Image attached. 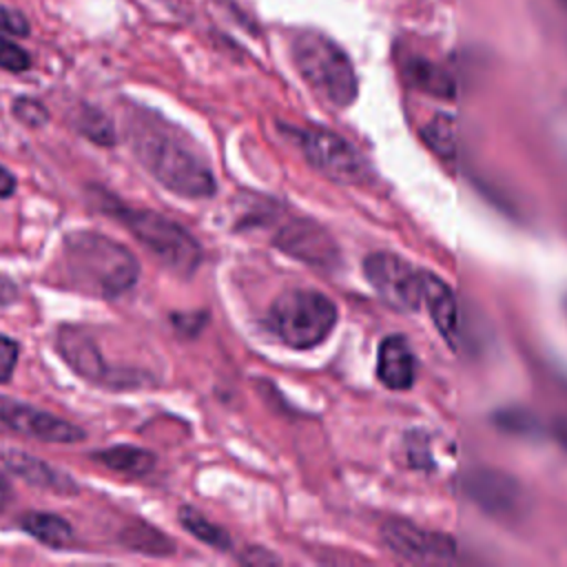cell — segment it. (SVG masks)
Segmentation results:
<instances>
[{
	"label": "cell",
	"mask_w": 567,
	"mask_h": 567,
	"mask_svg": "<svg viewBox=\"0 0 567 567\" xmlns=\"http://www.w3.org/2000/svg\"><path fill=\"white\" fill-rule=\"evenodd\" d=\"M126 137L135 157L168 190L182 197H210L217 190L206 157L171 124L142 111L131 117Z\"/></svg>",
	"instance_id": "cell-1"
},
{
	"label": "cell",
	"mask_w": 567,
	"mask_h": 567,
	"mask_svg": "<svg viewBox=\"0 0 567 567\" xmlns=\"http://www.w3.org/2000/svg\"><path fill=\"white\" fill-rule=\"evenodd\" d=\"M62 257L71 286L95 297L115 299L128 292L140 277L135 255L95 230H73L66 235Z\"/></svg>",
	"instance_id": "cell-2"
},
{
	"label": "cell",
	"mask_w": 567,
	"mask_h": 567,
	"mask_svg": "<svg viewBox=\"0 0 567 567\" xmlns=\"http://www.w3.org/2000/svg\"><path fill=\"white\" fill-rule=\"evenodd\" d=\"M292 62L323 102L346 109L357 100L359 80L354 66L346 51L323 33L299 31L292 38Z\"/></svg>",
	"instance_id": "cell-3"
},
{
	"label": "cell",
	"mask_w": 567,
	"mask_h": 567,
	"mask_svg": "<svg viewBox=\"0 0 567 567\" xmlns=\"http://www.w3.org/2000/svg\"><path fill=\"white\" fill-rule=\"evenodd\" d=\"M337 317V306L328 295L297 288L272 301L266 323L284 346L292 350H310L330 337Z\"/></svg>",
	"instance_id": "cell-4"
},
{
	"label": "cell",
	"mask_w": 567,
	"mask_h": 567,
	"mask_svg": "<svg viewBox=\"0 0 567 567\" xmlns=\"http://www.w3.org/2000/svg\"><path fill=\"white\" fill-rule=\"evenodd\" d=\"M109 215L120 219L131 235L142 241L151 255H155L166 268H171L179 277H190L202 261L199 241L177 221L146 210V208H128L117 202L104 206Z\"/></svg>",
	"instance_id": "cell-5"
},
{
	"label": "cell",
	"mask_w": 567,
	"mask_h": 567,
	"mask_svg": "<svg viewBox=\"0 0 567 567\" xmlns=\"http://www.w3.org/2000/svg\"><path fill=\"white\" fill-rule=\"evenodd\" d=\"M299 146L306 155V159L328 179L341 182V184H363L370 175L365 157L341 135L308 126L297 133Z\"/></svg>",
	"instance_id": "cell-6"
},
{
	"label": "cell",
	"mask_w": 567,
	"mask_h": 567,
	"mask_svg": "<svg viewBox=\"0 0 567 567\" xmlns=\"http://www.w3.org/2000/svg\"><path fill=\"white\" fill-rule=\"evenodd\" d=\"M363 272L374 292L392 308L416 310L419 306H423V270L414 268L403 257L388 250L372 252L363 261Z\"/></svg>",
	"instance_id": "cell-7"
},
{
	"label": "cell",
	"mask_w": 567,
	"mask_h": 567,
	"mask_svg": "<svg viewBox=\"0 0 567 567\" xmlns=\"http://www.w3.org/2000/svg\"><path fill=\"white\" fill-rule=\"evenodd\" d=\"M465 496L496 520H514L525 512V489L507 472L494 467H476L463 476Z\"/></svg>",
	"instance_id": "cell-8"
},
{
	"label": "cell",
	"mask_w": 567,
	"mask_h": 567,
	"mask_svg": "<svg viewBox=\"0 0 567 567\" xmlns=\"http://www.w3.org/2000/svg\"><path fill=\"white\" fill-rule=\"evenodd\" d=\"M383 543L403 560L410 563H450L456 556V543L452 536L425 529L405 518H390L381 527Z\"/></svg>",
	"instance_id": "cell-9"
},
{
	"label": "cell",
	"mask_w": 567,
	"mask_h": 567,
	"mask_svg": "<svg viewBox=\"0 0 567 567\" xmlns=\"http://www.w3.org/2000/svg\"><path fill=\"white\" fill-rule=\"evenodd\" d=\"M275 246L306 266L334 270L341 264V250L334 237L315 219L295 217L292 221L284 224L275 235Z\"/></svg>",
	"instance_id": "cell-10"
},
{
	"label": "cell",
	"mask_w": 567,
	"mask_h": 567,
	"mask_svg": "<svg viewBox=\"0 0 567 567\" xmlns=\"http://www.w3.org/2000/svg\"><path fill=\"white\" fill-rule=\"evenodd\" d=\"M0 423L11 432L47 443H75L84 439V430H80L75 423L7 396H0Z\"/></svg>",
	"instance_id": "cell-11"
},
{
	"label": "cell",
	"mask_w": 567,
	"mask_h": 567,
	"mask_svg": "<svg viewBox=\"0 0 567 567\" xmlns=\"http://www.w3.org/2000/svg\"><path fill=\"white\" fill-rule=\"evenodd\" d=\"M55 348L78 377H82L91 383L109 381L111 370H109L95 339L86 330H82L78 326H60L55 332Z\"/></svg>",
	"instance_id": "cell-12"
},
{
	"label": "cell",
	"mask_w": 567,
	"mask_h": 567,
	"mask_svg": "<svg viewBox=\"0 0 567 567\" xmlns=\"http://www.w3.org/2000/svg\"><path fill=\"white\" fill-rule=\"evenodd\" d=\"M377 377L390 390H410L414 385L416 361L403 334H388L379 343Z\"/></svg>",
	"instance_id": "cell-13"
},
{
	"label": "cell",
	"mask_w": 567,
	"mask_h": 567,
	"mask_svg": "<svg viewBox=\"0 0 567 567\" xmlns=\"http://www.w3.org/2000/svg\"><path fill=\"white\" fill-rule=\"evenodd\" d=\"M2 461L16 476H20L29 485L51 489V492H58V494H75L78 492V485H75L73 476L60 472L58 467L49 465L47 461H42L38 456H31L22 450L2 452Z\"/></svg>",
	"instance_id": "cell-14"
},
{
	"label": "cell",
	"mask_w": 567,
	"mask_h": 567,
	"mask_svg": "<svg viewBox=\"0 0 567 567\" xmlns=\"http://www.w3.org/2000/svg\"><path fill=\"white\" fill-rule=\"evenodd\" d=\"M421 295H423V306L427 308L434 326L439 328V332L445 337V341L452 346L458 339V308H456V297L450 290V286L423 270V279H421Z\"/></svg>",
	"instance_id": "cell-15"
},
{
	"label": "cell",
	"mask_w": 567,
	"mask_h": 567,
	"mask_svg": "<svg viewBox=\"0 0 567 567\" xmlns=\"http://www.w3.org/2000/svg\"><path fill=\"white\" fill-rule=\"evenodd\" d=\"M403 75L408 78V82L412 86H416L423 93H430V95L443 97V100L454 97V91H456L454 78L432 60L410 58L403 66Z\"/></svg>",
	"instance_id": "cell-16"
},
{
	"label": "cell",
	"mask_w": 567,
	"mask_h": 567,
	"mask_svg": "<svg viewBox=\"0 0 567 567\" xmlns=\"http://www.w3.org/2000/svg\"><path fill=\"white\" fill-rule=\"evenodd\" d=\"M20 527L47 547L64 549L73 540V527L58 514L51 512H27L20 518Z\"/></svg>",
	"instance_id": "cell-17"
},
{
	"label": "cell",
	"mask_w": 567,
	"mask_h": 567,
	"mask_svg": "<svg viewBox=\"0 0 567 567\" xmlns=\"http://www.w3.org/2000/svg\"><path fill=\"white\" fill-rule=\"evenodd\" d=\"M93 458L106 465L109 470H115L126 476H144L155 467V454L135 445H113L93 452Z\"/></svg>",
	"instance_id": "cell-18"
},
{
	"label": "cell",
	"mask_w": 567,
	"mask_h": 567,
	"mask_svg": "<svg viewBox=\"0 0 567 567\" xmlns=\"http://www.w3.org/2000/svg\"><path fill=\"white\" fill-rule=\"evenodd\" d=\"M122 543L133 549L148 556H168L173 554V540L164 536L159 529L151 527L148 523L135 520L131 527L122 529Z\"/></svg>",
	"instance_id": "cell-19"
},
{
	"label": "cell",
	"mask_w": 567,
	"mask_h": 567,
	"mask_svg": "<svg viewBox=\"0 0 567 567\" xmlns=\"http://www.w3.org/2000/svg\"><path fill=\"white\" fill-rule=\"evenodd\" d=\"M423 142L445 162L456 157V124L447 113H436L421 131Z\"/></svg>",
	"instance_id": "cell-20"
},
{
	"label": "cell",
	"mask_w": 567,
	"mask_h": 567,
	"mask_svg": "<svg viewBox=\"0 0 567 567\" xmlns=\"http://www.w3.org/2000/svg\"><path fill=\"white\" fill-rule=\"evenodd\" d=\"M179 523L184 525V529H188L195 538H199L202 543H206V545H210V547H215V549H221V551H226V549H230V536L219 527V525H215V523H210L202 512H197V509H193V507H188V505H184L182 509H179Z\"/></svg>",
	"instance_id": "cell-21"
},
{
	"label": "cell",
	"mask_w": 567,
	"mask_h": 567,
	"mask_svg": "<svg viewBox=\"0 0 567 567\" xmlns=\"http://www.w3.org/2000/svg\"><path fill=\"white\" fill-rule=\"evenodd\" d=\"M78 128L95 144L100 146H113L115 144V131L113 124L109 122V117L104 113H100L93 106H86L82 111V117L78 122Z\"/></svg>",
	"instance_id": "cell-22"
},
{
	"label": "cell",
	"mask_w": 567,
	"mask_h": 567,
	"mask_svg": "<svg viewBox=\"0 0 567 567\" xmlns=\"http://www.w3.org/2000/svg\"><path fill=\"white\" fill-rule=\"evenodd\" d=\"M29 64H31L29 53L22 47H18L11 40H7L2 35V29H0V66L7 69V71L20 73L24 69H29Z\"/></svg>",
	"instance_id": "cell-23"
},
{
	"label": "cell",
	"mask_w": 567,
	"mask_h": 567,
	"mask_svg": "<svg viewBox=\"0 0 567 567\" xmlns=\"http://www.w3.org/2000/svg\"><path fill=\"white\" fill-rule=\"evenodd\" d=\"M13 115L27 126H42L49 120V111L33 97L13 100Z\"/></svg>",
	"instance_id": "cell-24"
},
{
	"label": "cell",
	"mask_w": 567,
	"mask_h": 567,
	"mask_svg": "<svg viewBox=\"0 0 567 567\" xmlns=\"http://www.w3.org/2000/svg\"><path fill=\"white\" fill-rule=\"evenodd\" d=\"M18 352H20L18 341H13L7 334H0V383L11 379L13 368L18 363Z\"/></svg>",
	"instance_id": "cell-25"
},
{
	"label": "cell",
	"mask_w": 567,
	"mask_h": 567,
	"mask_svg": "<svg viewBox=\"0 0 567 567\" xmlns=\"http://www.w3.org/2000/svg\"><path fill=\"white\" fill-rule=\"evenodd\" d=\"M0 29L7 33H13V35L29 33V24H27L24 16L13 9H7V7H0Z\"/></svg>",
	"instance_id": "cell-26"
},
{
	"label": "cell",
	"mask_w": 567,
	"mask_h": 567,
	"mask_svg": "<svg viewBox=\"0 0 567 567\" xmlns=\"http://www.w3.org/2000/svg\"><path fill=\"white\" fill-rule=\"evenodd\" d=\"M241 560H244V563H250V565H257V563H277V558H275L272 554H268L266 549H257V547L246 549V554L241 556Z\"/></svg>",
	"instance_id": "cell-27"
},
{
	"label": "cell",
	"mask_w": 567,
	"mask_h": 567,
	"mask_svg": "<svg viewBox=\"0 0 567 567\" xmlns=\"http://www.w3.org/2000/svg\"><path fill=\"white\" fill-rule=\"evenodd\" d=\"M13 190H16V177L4 166H0V197H9Z\"/></svg>",
	"instance_id": "cell-28"
},
{
	"label": "cell",
	"mask_w": 567,
	"mask_h": 567,
	"mask_svg": "<svg viewBox=\"0 0 567 567\" xmlns=\"http://www.w3.org/2000/svg\"><path fill=\"white\" fill-rule=\"evenodd\" d=\"M9 501H11V487L4 478H0V512L9 505Z\"/></svg>",
	"instance_id": "cell-29"
},
{
	"label": "cell",
	"mask_w": 567,
	"mask_h": 567,
	"mask_svg": "<svg viewBox=\"0 0 567 567\" xmlns=\"http://www.w3.org/2000/svg\"><path fill=\"white\" fill-rule=\"evenodd\" d=\"M558 2H560V4L567 9V0H558Z\"/></svg>",
	"instance_id": "cell-30"
},
{
	"label": "cell",
	"mask_w": 567,
	"mask_h": 567,
	"mask_svg": "<svg viewBox=\"0 0 567 567\" xmlns=\"http://www.w3.org/2000/svg\"><path fill=\"white\" fill-rule=\"evenodd\" d=\"M563 306H565V315H567V297H565V303H563Z\"/></svg>",
	"instance_id": "cell-31"
}]
</instances>
